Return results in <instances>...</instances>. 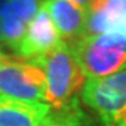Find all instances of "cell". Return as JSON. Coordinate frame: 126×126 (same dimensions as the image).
<instances>
[{
	"instance_id": "15",
	"label": "cell",
	"mask_w": 126,
	"mask_h": 126,
	"mask_svg": "<svg viewBox=\"0 0 126 126\" xmlns=\"http://www.w3.org/2000/svg\"><path fill=\"white\" fill-rule=\"evenodd\" d=\"M45 1H46V0H45Z\"/></svg>"
},
{
	"instance_id": "5",
	"label": "cell",
	"mask_w": 126,
	"mask_h": 126,
	"mask_svg": "<svg viewBox=\"0 0 126 126\" xmlns=\"http://www.w3.org/2000/svg\"><path fill=\"white\" fill-rule=\"evenodd\" d=\"M60 42L62 38L59 35L46 7L42 3L35 17L31 20V23L27 24L25 34L16 53L21 59L32 60L55 49Z\"/></svg>"
},
{
	"instance_id": "12",
	"label": "cell",
	"mask_w": 126,
	"mask_h": 126,
	"mask_svg": "<svg viewBox=\"0 0 126 126\" xmlns=\"http://www.w3.org/2000/svg\"><path fill=\"white\" fill-rule=\"evenodd\" d=\"M74 4H77L80 9H83L84 11H88L91 9V6L94 4L97 0H72Z\"/></svg>"
},
{
	"instance_id": "7",
	"label": "cell",
	"mask_w": 126,
	"mask_h": 126,
	"mask_svg": "<svg viewBox=\"0 0 126 126\" xmlns=\"http://www.w3.org/2000/svg\"><path fill=\"white\" fill-rule=\"evenodd\" d=\"M60 38L69 42L86 35L87 11L72 0H46L44 1Z\"/></svg>"
},
{
	"instance_id": "14",
	"label": "cell",
	"mask_w": 126,
	"mask_h": 126,
	"mask_svg": "<svg viewBox=\"0 0 126 126\" xmlns=\"http://www.w3.org/2000/svg\"><path fill=\"white\" fill-rule=\"evenodd\" d=\"M4 58H7V56H6V55H4V52H3V49L0 48V62H1V60H3V59H4Z\"/></svg>"
},
{
	"instance_id": "11",
	"label": "cell",
	"mask_w": 126,
	"mask_h": 126,
	"mask_svg": "<svg viewBox=\"0 0 126 126\" xmlns=\"http://www.w3.org/2000/svg\"><path fill=\"white\" fill-rule=\"evenodd\" d=\"M7 3L24 24L31 23L41 6L38 0H7Z\"/></svg>"
},
{
	"instance_id": "8",
	"label": "cell",
	"mask_w": 126,
	"mask_h": 126,
	"mask_svg": "<svg viewBox=\"0 0 126 126\" xmlns=\"http://www.w3.org/2000/svg\"><path fill=\"white\" fill-rule=\"evenodd\" d=\"M50 112L46 102H30L0 95V126H38Z\"/></svg>"
},
{
	"instance_id": "9",
	"label": "cell",
	"mask_w": 126,
	"mask_h": 126,
	"mask_svg": "<svg viewBox=\"0 0 126 126\" xmlns=\"http://www.w3.org/2000/svg\"><path fill=\"white\" fill-rule=\"evenodd\" d=\"M0 30L3 34L4 45H7L14 52H17L18 45L27 30V24H24L14 14V11L7 3V0L3 3L1 9H0Z\"/></svg>"
},
{
	"instance_id": "6",
	"label": "cell",
	"mask_w": 126,
	"mask_h": 126,
	"mask_svg": "<svg viewBox=\"0 0 126 126\" xmlns=\"http://www.w3.org/2000/svg\"><path fill=\"white\" fill-rule=\"evenodd\" d=\"M126 35V0H97L87 11L86 35Z\"/></svg>"
},
{
	"instance_id": "4",
	"label": "cell",
	"mask_w": 126,
	"mask_h": 126,
	"mask_svg": "<svg viewBox=\"0 0 126 126\" xmlns=\"http://www.w3.org/2000/svg\"><path fill=\"white\" fill-rule=\"evenodd\" d=\"M0 95L46 102L45 73L34 60L4 58L0 62Z\"/></svg>"
},
{
	"instance_id": "2",
	"label": "cell",
	"mask_w": 126,
	"mask_h": 126,
	"mask_svg": "<svg viewBox=\"0 0 126 126\" xmlns=\"http://www.w3.org/2000/svg\"><path fill=\"white\" fill-rule=\"evenodd\" d=\"M87 79H104L126 69V35L95 34L70 42Z\"/></svg>"
},
{
	"instance_id": "1",
	"label": "cell",
	"mask_w": 126,
	"mask_h": 126,
	"mask_svg": "<svg viewBox=\"0 0 126 126\" xmlns=\"http://www.w3.org/2000/svg\"><path fill=\"white\" fill-rule=\"evenodd\" d=\"M32 60L45 73L46 102L50 109L66 111L77 107L86 76L70 46L62 41L55 49Z\"/></svg>"
},
{
	"instance_id": "3",
	"label": "cell",
	"mask_w": 126,
	"mask_h": 126,
	"mask_svg": "<svg viewBox=\"0 0 126 126\" xmlns=\"http://www.w3.org/2000/svg\"><path fill=\"white\" fill-rule=\"evenodd\" d=\"M81 99L105 126H126V69L104 79H87Z\"/></svg>"
},
{
	"instance_id": "10",
	"label": "cell",
	"mask_w": 126,
	"mask_h": 126,
	"mask_svg": "<svg viewBox=\"0 0 126 126\" xmlns=\"http://www.w3.org/2000/svg\"><path fill=\"white\" fill-rule=\"evenodd\" d=\"M84 113L79 105L66 111H53L50 109L49 115L38 126H83Z\"/></svg>"
},
{
	"instance_id": "13",
	"label": "cell",
	"mask_w": 126,
	"mask_h": 126,
	"mask_svg": "<svg viewBox=\"0 0 126 126\" xmlns=\"http://www.w3.org/2000/svg\"><path fill=\"white\" fill-rule=\"evenodd\" d=\"M6 0H0V9H1V6L4 3ZM0 44H4V41H3V34H1V30H0Z\"/></svg>"
}]
</instances>
